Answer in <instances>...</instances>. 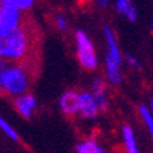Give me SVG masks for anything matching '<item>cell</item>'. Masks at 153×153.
Here are the masks:
<instances>
[{"mask_svg": "<svg viewBox=\"0 0 153 153\" xmlns=\"http://www.w3.org/2000/svg\"><path fill=\"white\" fill-rule=\"evenodd\" d=\"M35 37L27 24H21L10 34L0 35V56L10 62H21L31 58Z\"/></svg>", "mask_w": 153, "mask_h": 153, "instance_id": "cell-1", "label": "cell"}, {"mask_svg": "<svg viewBox=\"0 0 153 153\" xmlns=\"http://www.w3.org/2000/svg\"><path fill=\"white\" fill-rule=\"evenodd\" d=\"M34 68L31 60H21V62H11L4 76V87L3 94L9 97H17L27 93L31 83H33Z\"/></svg>", "mask_w": 153, "mask_h": 153, "instance_id": "cell-2", "label": "cell"}, {"mask_svg": "<svg viewBox=\"0 0 153 153\" xmlns=\"http://www.w3.org/2000/svg\"><path fill=\"white\" fill-rule=\"evenodd\" d=\"M76 53L79 63L87 70L97 69L98 60L94 51V45L91 44L87 34L83 31H76Z\"/></svg>", "mask_w": 153, "mask_h": 153, "instance_id": "cell-3", "label": "cell"}, {"mask_svg": "<svg viewBox=\"0 0 153 153\" xmlns=\"http://www.w3.org/2000/svg\"><path fill=\"white\" fill-rule=\"evenodd\" d=\"M23 24V11L14 3H0V35L10 34Z\"/></svg>", "mask_w": 153, "mask_h": 153, "instance_id": "cell-4", "label": "cell"}, {"mask_svg": "<svg viewBox=\"0 0 153 153\" xmlns=\"http://www.w3.org/2000/svg\"><path fill=\"white\" fill-rule=\"evenodd\" d=\"M14 107L20 115L24 117L25 120H30L37 108V98L31 93H24L21 96L14 97Z\"/></svg>", "mask_w": 153, "mask_h": 153, "instance_id": "cell-5", "label": "cell"}, {"mask_svg": "<svg viewBox=\"0 0 153 153\" xmlns=\"http://www.w3.org/2000/svg\"><path fill=\"white\" fill-rule=\"evenodd\" d=\"M100 108L94 100L93 93L82 91L79 93V114L83 118H94L97 117Z\"/></svg>", "mask_w": 153, "mask_h": 153, "instance_id": "cell-6", "label": "cell"}, {"mask_svg": "<svg viewBox=\"0 0 153 153\" xmlns=\"http://www.w3.org/2000/svg\"><path fill=\"white\" fill-rule=\"evenodd\" d=\"M59 105L62 112L66 115H74L79 112V93L76 91H65L59 100Z\"/></svg>", "mask_w": 153, "mask_h": 153, "instance_id": "cell-7", "label": "cell"}, {"mask_svg": "<svg viewBox=\"0 0 153 153\" xmlns=\"http://www.w3.org/2000/svg\"><path fill=\"white\" fill-rule=\"evenodd\" d=\"M91 93L94 96V100L97 102L100 111H105L107 107H108V98H107V90H105V84L101 79L94 80L93 87H91Z\"/></svg>", "mask_w": 153, "mask_h": 153, "instance_id": "cell-8", "label": "cell"}, {"mask_svg": "<svg viewBox=\"0 0 153 153\" xmlns=\"http://www.w3.org/2000/svg\"><path fill=\"white\" fill-rule=\"evenodd\" d=\"M115 9L122 16H125L131 23H135L138 19V11L131 0H115Z\"/></svg>", "mask_w": 153, "mask_h": 153, "instance_id": "cell-9", "label": "cell"}, {"mask_svg": "<svg viewBox=\"0 0 153 153\" xmlns=\"http://www.w3.org/2000/svg\"><path fill=\"white\" fill-rule=\"evenodd\" d=\"M122 139H124V146H125L126 152L129 153H138V143H136V138H135V132L129 125L122 126Z\"/></svg>", "mask_w": 153, "mask_h": 153, "instance_id": "cell-10", "label": "cell"}, {"mask_svg": "<svg viewBox=\"0 0 153 153\" xmlns=\"http://www.w3.org/2000/svg\"><path fill=\"white\" fill-rule=\"evenodd\" d=\"M76 152L77 153H104V148L97 145L94 140H84L76 145Z\"/></svg>", "mask_w": 153, "mask_h": 153, "instance_id": "cell-11", "label": "cell"}, {"mask_svg": "<svg viewBox=\"0 0 153 153\" xmlns=\"http://www.w3.org/2000/svg\"><path fill=\"white\" fill-rule=\"evenodd\" d=\"M139 115L142 118V121H143L145 126H146V129H148L153 142V115L150 112V108H148L146 105H139Z\"/></svg>", "mask_w": 153, "mask_h": 153, "instance_id": "cell-12", "label": "cell"}, {"mask_svg": "<svg viewBox=\"0 0 153 153\" xmlns=\"http://www.w3.org/2000/svg\"><path fill=\"white\" fill-rule=\"evenodd\" d=\"M0 131H1V132H4L6 136H9V139L14 140V142H19V140H20L19 134L13 129V126L10 125L9 122L3 118V117H0Z\"/></svg>", "mask_w": 153, "mask_h": 153, "instance_id": "cell-13", "label": "cell"}, {"mask_svg": "<svg viewBox=\"0 0 153 153\" xmlns=\"http://www.w3.org/2000/svg\"><path fill=\"white\" fill-rule=\"evenodd\" d=\"M10 60L4 59L0 56V93H3V87H4V76H6V72L9 69L10 66Z\"/></svg>", "mask_w": 153, "mask_h": 153, "instance_id": "cell-14", "label": "cell"}, {"mask_svg": "<svg viewBox=\"0 0 153 153\" xmlns=\"http://www.w3.org/2000/svg\"><path fill=\"white\" fill-rule=\"evenodd\" d=\"M14 4L24 13V11L31 10V7L34 6V0H14Z\"/></svg>", "mask_w": 153, "mask_h": 153, "instance_id": "cell-15", "label": "cell"}, {"mask_svg": "<svg viewBox=\"0 0 153 153\" xmlns=\"http://www.w3.org/2000/svg\"><path fill=\"white\" fill-rule=\"evenodd\" d=\"M55 23H56L58 30H60V31H66V30H68V20H66L63 16H58L55 20Z\"/></svg>", "mask_w": 153, "mask_h": 153, "instance_id": "cell-16", "label": "cell"}, {"mask_svg": "<svg viewBox=\"0 0 153 153\" xmlns=\"http://www.w3.org/2000/svg\"><path fill=\"white\" fill-rule=\"evenodd\" d=\"M126 63H128L132 69H140V68H142L139 60L136 59V58H134V56H131V55L126 56Z\"/></svg>", "mask_w": 153, "mask_h": 153, "instance_id": "cell-17", "label": "cell"}, {"mask_svg": "<svg viewBox=\"0 0 153 153\" xmlns=\"http://www.w3.org/2000/svg\"><path fill=\"white\" fill-rule=\"evenodd\" d=\"M108 1H110V0H98V3H100L101 7H107V6H108Z\"/></svg>", "mask_w": 153, "mask_h": 153, "instance_id": "cell-18", "label": "cell"}, {"mask_svg": "<svg viewBox=\"0 0 153 153\" xmlns=\"http://www.w3.org/2000/svg\"><path fill=\"white\" fill-rule=\"evenodd\" d=\"M149 108H150V112H152V115H153V97L150 98V105H149Z\"/></svg>", "mask_w": 153, "mask_h": 153, "instance_id": "cell-19", "label": "cell"}, {"mask_svg": "<svg viewBox=\"0 0 153 153\" xmlns=\"http://www.w3.org/2000/svg\"><path fill=\"white\" fill-rule=\"evenodd\" d=\"M0 3H14V0H0Z\"/></svg>", "mask_w": 153, "mask_h": 153, "instance_id": "cell-20", "label": "cell"}]
</instances>
